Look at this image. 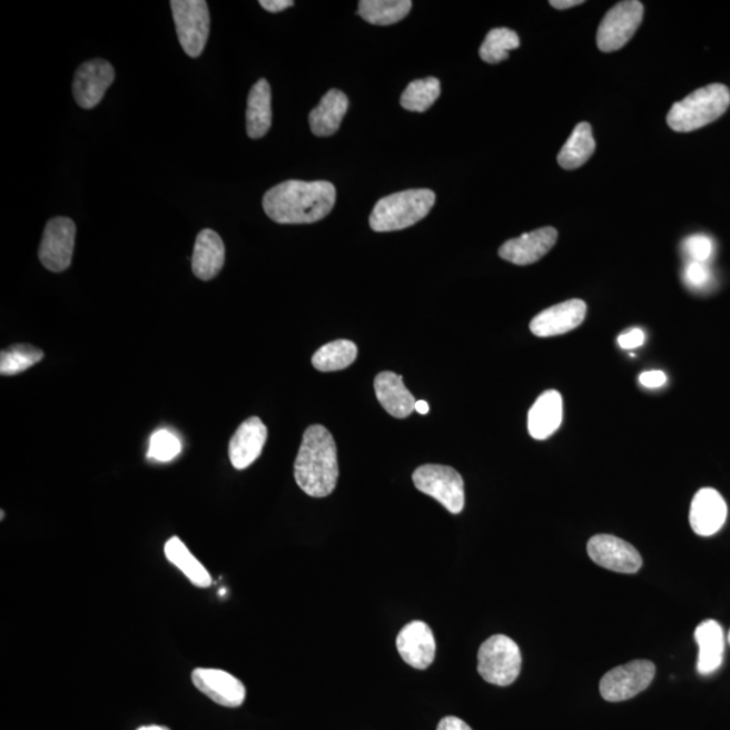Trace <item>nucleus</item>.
I'll return each mask as SVG.
<instances>
[{
	"label": "nucleus",
	"instance_id": "f257e3e1",
	"mask_svg": "<svg viewBox=\"0 0 730 730\" xmlns=\"http://www.w3.org/2000/svg\"><path fill=\"white\" fill-rule=\"evenodd\" d=\"M335 204L336 187L331 181H283L263 198L264 211L282 225L318 223L329 216Z\"/></svg>",
	"mask_w": 730,
	"mask_h": 730
},
{
	"label": "nucleus",
	"instance_id": "f03ea898",
	"mask_svg": "<svg viewBox=\"0 0 730 730\" xmlns=\"http://www.w3.org/2000/svg\"><path fill=\"white\" fill-rule=\"evenodd\" d=\"M295 482L313 499H325L338 481L337 446L325 426L307 427L294 465Z\"/></svg>",
	"mask_w": 730,
	"mask_h": 730
},
{
	"label": "nucleus",
	"instance_id": "7ed1b4c3",
	"mask_svg": "<svg viewBox=\"0 0 730 730\" xmlns=\"http://www.w3.org/2000/svg\"><path fill=\"white\" fill-rule=\"evenodd\" d=\"M729 105V88L719 83L710 85L673 105L667 116V124L679 134H689L726 115Z\"/></svg>",
	"mask_w": 730,
	"mask_h": 730
},
{
	"label": "nucleus",
	"instance_id": "20e7f679",
	"mask_svg": "<svg viewBox=\"0 0 730 730\" xmlns=\"http://www.w3.org/2000/svg\"><path fill=\"white\" fill-rule=\"evenodd\" d=\"M436 204V194L431 190H407L388 195L374 207L369 217L371 229L377 233L395 231L424 219Z\"/></svg>",
	"mask_w": 730,
	"mask_h": 730
},
{
	"label": "nucleus",
	"instance_id": "39448f33",
	"mask_svg": "<svg viewBox=\"0 0 730 730\" xmlns=\"http://www.w3.org/2000/svg\"><path fill=\"white\" fill-rule=\"evenodd\" d=\"M521 665L520 648L505 634L491 635L477 652V672L484 681L501 688L515 682L520 677Z\"/></svg>",
	"mask_w": 730,
	"mask_h": 730
},
{
	"label": "nucleus",
	"instance_id": "423d86ee",
	"mask_svg": "<svg viewBox=\"0 0 730 730\" xmlns=\"http://www.w3.org/2000/svg\"><path fill=\"white\" fill-rule=\"evenodd\" d=\"M414 486L442 503L452 514H461L464 509V481L455 468L448 465H421L413 474Z\"/></svg>",
	"mask_w": 730,
	"mask_h": 730
},
{
	"label": "nucleus",
	"instance_id": "0eeeda50",
	"mask_svg": "<svg viewBox=\"0 0 730 730\" xmlns=\"http://www.w3.org/2000/svg\"><path fill=\"white\" fill-rule=\"evenodd\" d=\"M172 16L179 42L193 59L204 53L210 34V11L205 0H172Z\"/></svg>",
	"mask_w": 730,
	"mask_h": 730
},
{
	"label": "nucleus",
	"instance_id": "6e6552de",
	"mask_svg": "<svg viewBox=\"0 0 730 730\" xmlns=\"http://www.w3.org/2000/svg\"><path fill=\"white\" fill-rule=\"evenodd\" d=\"M644 6L638 0L615 4L603 18L596 33V46L605 53L625 47L643 21Z\"/></svg>",
	"mask_w": 730,
	"mask_h": 730
},
{
	"label": "nucleus",
	"instance_id": "1a4fd4ad",
	"mask_svg": "<svg viewBox=\"0 0 730 730\" xmlns=\"http://www.w3.org/2000/svg\"><path fill=\"white\" fill-rule=\"evenodd\" d=\"M657 667L650 660H633L631 663L610 670L600 683L603 700L622 702L632 700L653 681Z\"/></svg>",
	"mask_w": 730,
	"mask_h": 730
},
{
	"label": "nucleus",
	"instance_id": "9d476101",
	"mask_svg": "<svg viewBox=\"0 0 730 730\" xmlns=\"http://www.w3.org/2000/svg\"><path fill=\"white\" fill-rule=\"evenodd\" d=\"M77 225L72 219L56 217L43 230L39 257L42 266L52 273H62L72 263Z\"/></svg>",
	"mask_w": 730,
	"mask_h": 730
},
{
	"label": "nucleus",
	"instance_id": "9b49d317",
	"mask_svg": "<svg viewBox=\"0 0 730 730\" xmlns=\"http://www.w3.org/2000/svg\"><path fill=\"white\" fill-rule=\"evenodd\" d=\"M588 553L595 564L619 574H635L643 568V559L639 551L625 540L612 534H596L591 537Z\"/></svg>",
	"mask_w": 730,
	"mask_h": 730
},
{
	"label": "nucleus",
	"instance_id": "f8f14e48",
	"mask_svg": "<svg viewBox=\"0 0 730 730\" xmlns=\"http://www.w3.org/2000/svg\"><path fill=\"white\" fill-rule=\"evenodd\" d=\"M116 71L109 61L96 59L78 68L73 79V98L81 109H93L103 99L107 88L115 83Z\"/></svg>",
	"mask_w": 730,
	"mask_h": 730
},
{
	"label": "nucleus",
	"instance_id": "ddd939ff",
	"mask_svg": "<svg viewBox=\"0 0 730 730\" xmlns=\"http://www.w3.org/2000/svg\"><path fill=\"white\" fill-rule=\"evenodd\" d=\"M191 679L195 688L221 707H241L247 698V689L240 679L224 670L195 669Z\"/></svg>",
	"mask_w": 730,
	"mask_h": 730
},
{
	"label": "nucleus",
	"instance_id": "4468645a",
	"mask_svg": "<svg viewBox=\"0 0 730 730\" xmlns=\"http://www.w3.org/2000/svg\"><path fill=\"white\" fill-rule=\"evenodd\" d=\"M588 305L582 299H570L548 307L534 317L531 331L537 337H555L576 329L586 318Z\"/></svg>",
	"mask_w": 730,
	"mask_h": 730
},
{
	"label": "nucleus",
	"instance_id": "2eb2a0df",
	"mask_svg": "<svg viewBox=\"0 0 730 730\" xmlns=\"http://www.w3.org/2000/svg\"><path fill=\"white\" fill-rule=\"evenodd\" d=\"M396 650L413 669L426 670L436 658V640L432 629L423 621L411 622L396 638Z\"/></svg>",
	"mask_w": 730,
	"mask_h": 730
},
{
	"label": "nucleus",
	"instance_id": "dca6fc26",
	"mask_svg": "<svg viewBox=\"0 0 730 730\" xmlns=\"http://www.w3.org/2000/svg\"><path fill=\"white\" fill-rule=\"evenodd\" d=\"M728 506L719 491L701 489L691 502L690 525L698 536L710 537L726 524Z\"/></svg>",
	"mask_w": 730,
	"mask_h": 730
},
{
	"label": "nucleus",
	"instance_id": "f3484780",
	"mask_svg": "<svg viewBox=\"0 0 730 730\" xmlns=\"http://www.w3.org/2000/svg\"><path fill=\"white\" fill-rule=\"evenodd\" d=\"M558 241V230L555 228H541L519 238H513L502 245L500 256L503 260L517 264V266H529L537 263L550 251Z\"/></svg>",
	"mask_w": 730,
	"mask_h": 730
},
{
	"label": "nucleus",
	"instance_id": "a211bd4d",
	"mask_svg": "<svg viewBox=\"0 0 730 730\" xmlns=\"http://www.w3.org/2000/svg\"><path fill=\"white\" fill-rule=\"evenodd\" d=\"M268 431L259 417H250L238 426L230 440L229 457L236 470L248 468L260 457Z\"/></svg>",
	"mask_w": 730,
	"mask_h": 730
},
{
	"label": "nucleus",
	"instance_id": "6ab92c4d",
	"mask_svg": "<svg viewBox=\"0 0 730 730\" xmlns=\"http://www.w3.org/2000/svg\"><path fill=\"white\" fill-rule=\"evenodd\" d=\"M563 423V396L556 389L541 394L527 413V431L534 440H546Z\"/></svg>",
	"mask_w": 730,
	"mask_h": 730
},
{
	"label": "nucleus",
	"instance_id": "aec40b11",
	"mask_svg": "<svg viewBox=\"0 0 730 730\" xmlns=\"http://www.w3.org/2000/svg\"><path fill=\"white\" fill-rule=\"evenodd\" d=\"M375 394L383 408L395 418H407L415 411V398L404 385V377L381 373L375 377Z\"/></svg>",
	"mask_w": 730,
	"mask_h": 730
},
{
	"label": "nucleus",
	"instance_id": "412c9836",
	"mask_svg": "<svg viewBox=\"0 0 730 730\" xmlns=\"http://www.w3.org/2000/svg\"><path fill=\"white\" fill-rule=\"evenodd\" d=\"M193 273L200 280H211L221 273L225 264V245L217 231L205 229L195 241Z\"/></svg>",
	"mask_w": 730,
	"mask_h": 730
},
{
	"label": "nucleus",
	"instance_id": "4be33fe9",
	"mask_svg": "<svg viewBox=\"0 0 730 730\" xmlns=\"http://www.w3.org/2000/svg\"><path fill=\"white\" fill-rule=\"evenodd\" d=\"M694 638L700 648L697 669L701 675H710L720 669L726 653V634L719 622L707 620L697 627Z\"/></svg>",
	"mask_w": 730,
	"mask_h": 730
},
{
	"label": "nucleus",
	"instance_id": "5701e85b",
	"mask_svg": "<svg viewBox=\"0 0 730 730\" xmlns=\"http://www.w3.org/2000/svg\"><path fill=\"white\" fill-rule=\"evenodd\" d=\"M349 100L343 91L331 90L320 99L316 109L308 115L310 129L317 137H329L336 134L348 111Z\"/></svg>",
	"mask_w": 730,
	"mask_h": 730
},
{
	"label": "nucleus",
	"instance_id": "b1692460",
	"mask_svg": "<svg viewBox=\"0 0 730 730\" xmlns=\"http://www.w3.org/2000/svg\"><path fill=\"white\" fill-rule=\"evenodd\" d=\"M273 93L266 79H260L250 88L247 107V134L250 138H262L273 125Z\"/></svg>",
	"mask_w": 730,
	"mask_h": 730
},
{
	"label": "nucleus",
	"instance_id": "393cba45",
	"mask_svg": "<svg viewBox=\"0 0 730 730\" xmlns=\"http://www.w3.org/2000/svg\"><path fill=\"white\" fill-rule=\"evenodd\" d=\"M164 553L169 563L179 569L194 586L206 589L211 586V576L205 565L195 558L179 537L169 539L164 546Z\"/></svg>",
	"mask_w": 730,
	"mask_h": 730
},
{
	"label": "nucleus",
	"instance_id": "a878e982",
	"mask_svg": "<svg viewBox=\"0 0 730 730\" xmlns=\"http://www.w3.org/2000/svg\"><path fill=\"white\" fill-rule=\"evenodd\" d=\"M595 152V140L590 124L581 122L572 131L558 156L559 166L572 171L586 164Z\"/></svg>",
	"mask_w": 730,
	"mask_h": 730
},
{
	"label": "nucleus",
	"instance_id": "bb28decb",
	"mask_svg": "<svg viewBox=\"0 0 730 730\" xmlns=\"http://www.w3.org/2000/svg\"><path fill=\"white\" fill-rule=\"evenodd\" d=\"M412 6L411 0H362L357 12L365 22L388 27L404 20Z\"/></svg>",
	"mask_w": 730,
	"mask_h": 730
},
{
	"label": "nucleus",
	"instance_id": "cd10ccee",
	"mask_svg": "<svg viewBox=\"0 0 730 730\" xmlns=\"http://www.w3.org/2000/svg\"><path fill=\"white\" fill-rule=\"evenodd\" d=\"M357 357V346L349 339H337L319 348L313 356L314 368L320 373H335L348 368Z\"/></svg>",
	"mask_w": 730,
	"mask_h": 730
},
{
	"label": "nucleus",
	"instance_id": "c85d7f7f",
	"mask_svg": "<svg viewBox=\"0 0 730 730\" xmlns=\"http://www.w3.org/2000/svg\"><path fill=\"white\" fill-rule=\"evenodd\" d=\"M442 93V85L436 78H426L412 81L401 97L404 109L414 112L430 110Z\"/></svg>",
	"mask_w": 730,
	"mask_h": 730
},
{
	"label": "nucleus",
	"instance_id": "c756f323",
	"mask_svg": "<svg viewBox=\"0 0 730 730\" xmlns=\"http://www.w3.org/2000/svg\"><path fill=\"white\" fill-rule=\"evenodd\" d=\"M43 358V352L29 344H17L2 351L0 355V374L14 376L24 373Z\"/></svg>",
	"mask_w": 730,
	"mask_h": 730
},
{
	"label": "nucleus",
	"instance_id": "7c9ffc66",
	"mask_svg": "<svg viewBox=\"0 0 730 730\" xmlns=\"http://www.w3.org/2000/svg\"><path fill=\"white\" fill-rule=\"evenodd\" d=\"M520 43V37L514 30L493 29L482 43L480 55L482 60L489 65H499V62L507 60L510 50L517 49Z\"/></svg>",
	"mask_w": 730,
	"mask_h": 730
},
{
	"label": "nucleus",
	"instance_id": "2f4dec72",
	"mask_svg": "<svg viewBox=\"0 0 730 730\" xmlns=\"http://www.w3.org/2000/svg\"><path fill=\"white\" fill-rule=\"evenodd\" d=\"M181 452L178 436L167 430L157 431L150 437L148 458L159 463L172 462Z\"/></svg>",
	"mask_w": 730,
	"mask_h": 730
},
{
	"label": "nucleus",
	"instance_id": "473e14b6",
	"mask_svg": "<svg viewBox=\"0 0 730 730\" xmlns=\"http://www.w3.org/2000/svg\"><path fill=\"white\" fill-rule=\"evenodd\" d=\"M683 249L685 255L690 257L691 263L708 264L714 254V243L709 236L694 235L685 238Z\"/></svg>",
	"mask_w": 730,
	"mask_h": 730
},
{
	"label": "nucleus",
	"instance_id": "72a5a7b5",
	"mask_svg": "<svg viewBox=\"0 0 730 730\" xmlns=\"http://www.w3.org/2000/svg\"><path fill=\"white\" fill-rule=\"evenodd\" d=\"M684 282L694 289L708 287L711 282V269L704 263H690L684 269Z\"/></svg>",
	"mask_w": 730,
	"mask_h": 730
},
{
	"label": "nucleus",
	"instance_id": "f704fd0d",
	"mask_svg": "<svg viewBox=\"0 0 730 730\" xmlns=\"http://www.w3.org/2000/svg\"><path fill=\"white\" fill-rule=\"evenodd\" d=\"M644 342H645L644 332L640 329H632L622 333V335L619 337V344L622 349L639 348V346L643 345Z\"/></svg>",
	"mask_w": 730,
	"mask_h": 730
},
{
	"label": "nucleus",
	"instance_id": "c9c22d12",
	"mask_svg": "<svg viewBox=\"0 0 730 730\" xmlns=\"http://www.w3.org/2000/svg\"><path fill=\"white\" fill-rule=\"evenodd\" d=\"M640 383L648 388H658L665 385L667 376L662 371H648L640 375Z\"/></svg>",
	"mask_w": 730,
	"mask_h": 730
},
{
	"label": "nucleus",
	"instance_id": "e433bc0d",
	"mask_svg": "<svg viewBox=\"0 0 730 730\" xmlns=\"http://www.w3.org/2000/svg\"><path fill=\"white\" fill-rule=\"evenodd\" d=\"M437 730H472L468 723H465L463 720L457 719V717L448 716L444 717L442 721L438 722Z\"/></svg>",
	"mask_w": 730,
	"mask_h": 730
},
{
	"label": "nucleus",
	"instance_id": "4c0bfd02",
	"mask_svg": "<svg viewBox=\"0 0 730 730\" xmlns=\"http://www.w3.org/2000/svg\"><path fill=\"white\" fill-rule=\"evenodd\" d=\"M260 6L269 12H280L293 8V0H262Z\"/></svg>",
	"mask_w": 730,
	"mask_h": 730
},
{
	"label": "nucleus",
	"instance_id": "58836bf2",
	"mask_svg": "<svg viewBox=\"0 0 730 730\" xmlns=\"http://www.w3.org/2000/svg\"><path fill=\"white\" fill-rule=\"evenodd\" d=\"M584 2L582 0H552L550 4L552 8H555L558 10H568L571 8H575V6H581Z\"/></svg>",
	"mask_w": 730,
	"mask_h": 730
},
{
	"label": "nucleus",
	"instance_id": "ea45409f",
	"mask_svg": "<svg viewBox=\"0 0 730 730\" xmlns=\"http://www.w3.org/2000/svg\"><path fill=\"white\" fill-rule=\"evenodd\" d=\"M415 411H417L420 414L425 415L431 412V407L426 401H417L415 402Z\"/></svg>",
	"mask_w": 730,
	"mask_h": 730
},
{
	"label": "nucleus",
	"instance_id": "a19ab883",
	"mask_svg": "<svg viewBox=\"0 0 730 730\" xmlns=\"http://www.w3.org/2000/svg\"><path fill=\"white\" fill-rule=\"evenodd\" d=\"M137 730H171V729L160 726H150V727H141L140 729Z\"/></svg>",
	"mask_w": 730,
	"mask_h": 730
},
{
	"label": "nucleus",
	"instance_id": "79ce46f5",
	"mask_svg": "<svg viewBox=\"0 0 730 730\" xmlns=\"http://www.w3.org/2000/svg\"><path fill=\"white\" fill-rule=\"evenodd\" d=\"M728 643H729V645H730V631H729V633H728Z\"/></svg>",
	"mask_w": 730,
	"mask_h": 730
}]
</instances>
